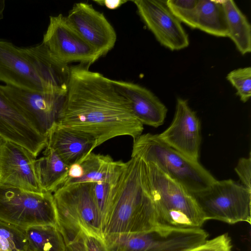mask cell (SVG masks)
<instances>
[{
  "mask_svg": "<svg viewBox=\"0 0 251 251\" xmlns=\"http://www.w3.org/2000/svg\"><path fill=\"white\" fill-rule=\"evenodd\" d=\"M60 231L64 240V251H87L86 245V233L83 230Z\"/></svg>",
  "mask_w": 251,
  "mask_h": 251,
  "instance_id": "29",
  "label": "cell"
},
{
  "mask_svg": "<svg viewBox=\"0 0 251 251\" xmlns=\"http://www.w3.org/2000/svg\"><path fill=\"white\" fill-rule=\"evenodd\" d=\"M0 88L35 129L47 137L58 122L66 95L30 91L7 85H0Z\"/></svg>",
  "mask_w": 251,
  "mask_h": 251,
  "instance_id": "9",
  "label": "cell"
},
{
  "mask_svg": "<svg viewBox=\"0 0 251 251\" xmlns=\"http://www.w3.org/2000/svg\"><path fill=\"white\" fill-rule=\"evenodd\" d=\"M231 239L227 233L219 235L189 251H231Z\"/></svg>",
  "mask_w": 251,
  "mask_h": 251,
  "instance_id": "30",
  "label": "cell"
},
{
  "mask_svg": "<svg viewBox=\"0 0 251 251\" xmlns=\"http://www.w3.org/2000/svg\"><path fill=\"white\" fill-rule=\"evenodd\" d=\"M0 219L24 229L37 225L57 226L53 195L0 185Z\"/></svg>",
  "mask_w": 251,
  "mask_h": 251,
  "instance_id": "8",
  "label": "cell"
},
{
  "mask_svg": "<svg viewBox=\"0 0 251 251\" xmlns=\"http://www.w3.org/2000/svg\"><path fill=\"white\" fill-rule=\"evenodd\" d=\"M78 163L83 168V175L71 184L110 180L117 176L126 165V162L121 160L114 161L108 155L96 154L92 152Z\"/></svg>",
  "mask_w": 251,
  "mask_h": 251,
  "instance_id": "21",
  "label": "cell"
},
{
  "mask_svg": "<svg viewBox=\"0 0 251 251\" xmlns=\"http://www.w3.org/2000/svg\"><path fill=\"white\" fill-rule=\"evenodd\" d=\"M197 28L213 36L228 37L227 25L221 0H199Z\"/></svg>",
  "mask_w": 251,
  "mask_h": 251,
  "instance_id": "23",
  "label": "cell"
},
{
  "mask_svg": "<svg viewBox=\"0 0 251 251\" xmlns=\"http://www.w3.org/2000/svg\"><path fill=\"white\" fill-rule=\"evenodd\" d=\"M20 50L34 69L47 92L66 95L70 67L54 58L43 43Z\"/></svg>",
  "mask_w": 251,
  "mask_h": 251,
  "instance_id": "17",
  "label": "cell"
},
{
  "mask_svg": "<svg viewBox=\"0 0 251 251\" xmlns=\"http://www.w3.org/2000/svg\"><path fill=\"white\" fill-rule=\"evenodd\" d=\"M36 159L25 148L3 139L0 146V185L43 193L36 173Z\"/></svg>",
  "mask_w": 251,
  "mask_h": 251,
  "instance_id": "11",
  "label": "cell"
},
{
  "mask_svg": "<svg viewBox=\"0 0 251 251\" xmlns=\"http://www.w3.org/2000/svg\"><path fill=\"white\" fill-rule=\"evenodd\" d=\"M35 165L38 180L44 192L53 194L68 178L70 166L50 148H45L43 156L36 159Z\"/></svg>",
  "mask_w": 251,
  "mask_h": 251,
  "instance_id": "20",
  "label": "cell"
},
{
  "mask_svg": "<svg viewBox=\"0 0 251 251\" xmlns=\"http://www.w3.org/2000/svg\"><path fill=\"white\" fill-rule=\"evenodd\" d=\"M0 136L26 149L35 157L47 146L40 134L0 88Z\"/></svg>",
  "mask_w": 251,
  "mask_h": 251,
  "instance_id": "15",
  "label": "cell"
},
{
  "mask_svg": "<svg viewBox=\"0 0 251 251\" xmlns=\"http://www.w3.org/2000/svg\"><path fill=\"white\" fill-rule=\"evenodd\" d=\"M0 251H27L25 229L0 219Z\"/></svg>",
  "mask_w": 251,
  "mask_h": 251,
  "instance_id": "25",
  "label": "cell"
},
{
  "mask_svg": "<svg viewBox=\"0 0 251 251\" xmlns=\"http://www.w3.org/2000/svg\"><path fill=\"white\" fill-rule=\"evenodd\" d=\"M112 82L128 101L133 115L143 125L158 127L164 123L167 108L151 91L132 82L113 79Z\"/></svg>",
  "mask_w": 251,
  "mask_h": 251,
  "instance_id": "18",
  "label": "cell"
},
{
  "mask_svg": "<svg viewBox=\"0 0 251 251\" xmlns=\"http://www.w3.org/2000/svg\"><path fill=\"white\" fill-rule=\"evenodd\" d=\"M158 138L190 159L198 161L201 142V125L188 101L177 99L173 121Z\"/></svg>",
  "mask_w": 251,
  "mask_h": 251,
  "instance_id": "14",
  "label": "cell"
},
{
  "mask_svg": "<svg viewBox=\"0 0 251 251\" xmlns=\"http://www.w3.org/2000/svg\"><path fill=\"white\" fill-rule=\"evenodd\" d=\"M0 81L5 85L23 90L47 92L20 48L0 39Z\"/></svg>",
  "mask_w": 251,
  "mask_h": 251,
  "instance_id": "16",
  "label": "cell"
},
{
  "mask_svg": "<svg viewBox=\"0 0 251 251\" xmlns=\"http://www.w3.org/2000/svg\"><path fill=\"white\" fill-rule=\"evenodd\" d=\"M226 79L236 90L240 100L243 102L248 101L251 96V68L234 70L227 74Z\"/></svg>",
  "mask_w": 251,
  "mask_h": 251,
  "instance_id": "28",
  "label": "cell"
},
{
  "mask_svg": "<svg viewBox=\"0 0 251 251\" xmlns=\"http://www.w3.org/2000/svg\"><path fill=\"white\" fill-rule=\"evenodd\" d=\"M94 2L109 9H116L127 2L126 0H94Z\"/></svg>",
  "mask_w": 251,
  "mask_h": 251,
  "instance_id": "33",
  "label": "cell"
},
{
  "mask_svg": "<svg viewBox=\"0 0 251 251\" xmlns=\"http://www.w3.org/2000/svg\"><path fill=\"white\" fill-rule=\"evenodd\" d=\"M163 226L144 183L140 159L126 162L102 225L103 237L147 231Z\"/></svg>",
  "mask_w": 251,
  "mask_h": 251,
  "instance_id": "2",
  "label": "cell"
},
{
  "mask_svg": "<svg viewBox=\"0 0 251 251\" xmlns=\"http://www.w3.org/2000/svg\"><path fill=\"white\" fill-rule=\"evenodd\" d=\"M224 9L229 37L241 54L251 51V26L245 15L232 0H221Z\"/></svg>",
  "mask_w": 251,
  "mask_h": 251,
  "instance_id": "22",
  "label": "cell"
},
{
  "mask_svg": "<svg viewBox=\"0 0 251 251\" xmlns=\"http://www.w3.org/2000/svg\"><path fill=\"white\" fill-rule=\"evenodd\" d=\"M92 182L63 185L53 194L60 229L80 230L102 238V222L92 191Z\"/></svg>",
  "mask_w": 251,
  "mask_h": 251,
  "instance_id": "6",
  "label": "cell"
},
{
  "mask_svg": "<svg viewBox=\"0 0 251 251\" xmlns=\"http://www.w3.org/2000/svg\"><path fill=\"white\" fill-rule=\"evenodd\" d=\"M191 194L205 221L251 223V190L241 183L231 179L216 180L205 189Z\"/></svg>",
  "mask_w": 251,
  "mask_h": 251,
  "instance_id": "7",
  "label": "cell"
},
{
  "mask_svg": "<svg viewBox=\"0 0 251 251\" xmlns=\"http://www.w3.org/2000/svg\"><path fill=\"white\" fill-rule=\"evenodd\" d=\"M79 64L70 67L62 109L57 125L92 137L95 147L129 136L134 140L143 125L133 115L126 98L110 79Z\"/></svg>",
  "mask_w": 251,
  "mask_h": 251,
  "instance_id": "1",
  "label": "cell"
},
{
  "mask_svg": "<svg viewBox=\"0 0 251 251\" xmlns=\"http://www.w3.org/2000/svg\"><path fill=\"white\" fill-rule=\"evenodd\" d=\"M87 251H109L103 238L93 234H86Z\"/></svg>",
  "mask_w": 251,
  "mask_h": 251,
  "instance_id": "32",
  "label": "cell"
},
{
  "mask_svg": "<svg viewBox=\"0 0 251 251\" xmlns=\"http://www.w3.org/2000/svg\"><path fill=\"white\" fill-rule=\"evenodd\" d=\"M132 1L143 22L162 46L173 51L179 50L189 46L187 33L181 23L167 7L165 1Z\"/></svg>",
  "mask_w": 251,
  "mask_h": 251,
  "instance_id": "12",
  "label": "cell"
},
{
  "mask_svg": "<svg viewBox=\"0 0 251 251\" xmlns=\"http://www.w3.org/2000/svg\"><path fill=\"white\" fill-rule=\"evenodd\" d=\"M5 0H0V20L3 18V12L5 8Z\"/></svg>",
  "mask_w": 251,
  "mask_h": 251,
  "instance_id": "34",
  "label": "cell"
},
{
  "mask_svg": "<svg viewBox=\"0 0 251 251\" xmlns=\"http://www.w3.org/2000/svg\"><path fill=\"white\" fill-rule=\"evenodd\" d=\"M140 160L144 183L161 224L176 227L201 228L205 220L191 193L154 164Z\"/></svg>",
  "mask_w": 251,
  "mask_h": 251,
  "instance_id": "3",
  "label": "cell"
},
{
  "mask_svg": "<svg viewBox=\"0 0 251 251\" xmlns=\"http://www.w3.org/2000/svg\"><path fill=\"white\" fill-rule=\"evenodd\" d=\"M3 139L0 136V146L1 144V143H2V141Z\"/></svg>",
  "mask_w": 251,
  "mask_h": 251,
  "instance_id": "35",
  "label": "cell"
},
{
  "mask_svg": "<svg viewBox=\"0 0 251 251\" xmlns=\"http://www.w3.org/2000/svg\"><path fill=\"white\" fill-rule=\"evenodd\" d=\"M27 251H64L65 242L57 226L37 225L25 228Z\"/></svg>",
  "mask_w": 251,
  "mask_h": 251,
  "instance_id": "24",
  "label": "cell"
},
{
  "mask_svg": "<svg viewBox=\"0 0 251 251\" xmlns=\"http://www.w3.org/2000/svg\"><path fill=\"white\" fill-rule=\"evenodd\" d=\"M235 171L238 175L241 184L251 190V157L250 152L248 157L240 158L235 168Z\"/></svg>",
  "mask_w": 251,
  "mask_h": 251,
  "instance_id": "31",
  "label": "cell"
},
{
  "mask_svg": "<svg viewBox=\"0 0 251 251\" xmlns=\"http://www.w3.org/2000/svg\"><path fill=\"white\" fill-rule=\"evenodd\" d=\"M131 157L154 164L190 193L205 189L216 180L198 161L170 147L157 134H142L133 140Z\"/></svg>",
  "mask_w": 251,
  "mask_h": 251,
  "instance_id": "4",
  "label": "cell"
},
{
  "mask_svg": "<svg viewBox=\"0 0 251 251\" xmlns=\"http://www.w3.org/2000/svg\"><path fill=\"white\" fill-rule=\"evenodd\" d=\"M46 147L52 149L70 166L80 162L96 148L95 141L92 137L57 124L47 135Z\"/></svg>",
  "mask_w": 251,
  "mask_h": 251,
  "instance_id": "19",
  "label": "cell"
},
{
  "mask_svg": "<svg viewBox=\"0 0 251 251\" xmlns=\"http://www.w3.org/2000/svg\"><path fill=\"white\" fill-rule=\"evenodd\" d=\"M124 168L117 176L110 180L92 182V194L102 219V225L112 197L118 185Z\"/></svg>",
  "mask_w": 251,
  "mask_h": 251,
  "instance_id": "26",
  "label": "cell"
},
{
  "mask_svg": "<svg viewBox=\"0 0 251 251\" xmlns=\"http://www.w3.org/2000/svg\"><path fill=\"white\" fill-rule=\"evenodd\" d=\"M66 17L73 27L100 57L113 48L117 40L115 30L103 14L91 4L76 3Z\"/></svg>",
  "mask_w": 251,
  "mask_h": 251,
  "instance_id": "13",
  "label": "cell"
},
{
  "mask_svg": "<svg viewBox=\"0 0 251 251\" xmlns=\"http://www.w3.org/2000/svg\"><path fill=\"white\" fill-rule=\"evenodd\" d=\"M165 3L180 22L193 29L197 28L199 0H168Z\"/></svg>",
  "mask_w": 251,
  "mask_h": 251,
  "instance_id": "27",
  "label": "cell"
},
{
  "mask_svg": "<svg viewBox=\"0 0 251 251\" xmlns=\"http://www.w3.org/2000/svg\"><path fill=\"white\" fill-rule=\"evenodd\" d=\"M42 42L54 58L65 64L77 62L89 66L100 57L61 14L50 17Z\"/></svg>",
  "mask_w": 251,
  "mask_h": 251,
  "instance_id": "10",
  "label": "cell"
},
{
  "mask_svg": "<svg viewBox=\"0 0 251 251\" xmlns=\"http://www.w3.org/2000/svg\"><path fill=\"white\" fill-rule=\"evenodd\" d=\"M201 228L163 226L147 231L111 234L104 238L109 251H189L204 243Z\"/></svg>",
  "mask_w": 251,
  "mask_h": 251,
  "instance_id": "5",
  "label": "cell"
}]
</instances>
